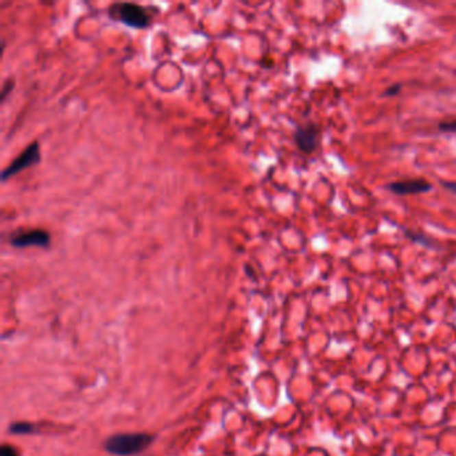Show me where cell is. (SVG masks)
Returning a JSON list of instances; mask_svg holds the SVG:
<instances>
[{
    "mask_svg": "<svg viewBox=\"0 0 456 456\" xmlns=\"http://www.w3.org/2000/svg\"><path fill=\"white\" fill-rule=\"evenodd\" d=\"M8 429L14 435H29V433L35 432V426L31 423H26V422H18V423H14L12 426H10Z\"/></svg>",
    "mask_w": 456,
    "mask_h": 456,
    "instance_id": "cell-7",
    "label": "cell"
},
{
    "mask_svg": "<svg viewBox=\"0 0 456 456\" xmlns=\"http://www.w3.org/2000/svg\"><path fill=\"white\" fill-rule=\"evenodd\" d=\"M319 136H320L319 128L315 123H307L296 129L293 139L300 152L311 154L316 150L319 145Z\"/></svg>",
    "mask_w": 456,
    "mask_h": 456,
    "instance_id": "cell-5",
    "label": "cell"
},
{
    "mask_svg": "<svg viewBox=\"0 0 456 456\" xmlns=\"http://www.w3.org/2000/svg\"><path fill=\"white\" fill-rule=\"evenodd\" d=\"M40 147H39V142H32L29 143L27 147L23 150V153H21L14 161L11 162L3 171H1V181L5 182L7 180L15 177L16 174H19L21 171H23L25 169H28L31 166H35L40 162Z\"/></svg>",
    "mask_w": 456,
    "mask_h": 456,
    "instance_id": "cell-3",
    "label": "cell"
},
{
    "mask_svg": "<svg viewBox=\"0 0 456 456\" xmlns=\"http://www.w3.org/2000/svg\"><path fill=\"white\" fill-rule=\"evenodd\" d=\"M153 442L154 436L146 432L117 433L105 442V448L112 455L132 456L143 453Z\"/></svg>",
    "mask_w": 456,
    "mask_h": 456,
    "instance_id": "cell-2",
    "label": "cell"
},
{
    "mask_svg": "<svg viewBox=\"0 0 456 456\" xmlns=\"http://www.w3.org/2000/svg\"><path fill=\"white\" fill-rule=\"evenodd\" d=\"M403 232H404L405 237L409 239L411 241L424 245V246H431L432 245V241L429 240V237L424 236V235H422V233H416V232H412V230H408V229H403Z\"/></svg>",
    "mask_w": 456,
    "mask_h": 456,
    "instance_id": "cell-8",
    "label": "cell"
},
{
    "mask_svg": "<svg viewBox=\"0 0 456 456\" xmlns=\"http://www.w3.org/2000/svg\"><path fill=\"white\" fill-rule=\"evenodd\" d=\"M400 90H402V84H400V83H396V84L389 86V87L384 91V95H385V97H394V95L399 94Z\"/></svg>",
    "mask_w": 456,
    "mask_h": 456,
    "instance_id": "cell-12",
    "label": "cell"
},
{
    "mask_svg": "<svg viewBox=\"0 0 456 456\" xmlns=\"http://www.w3.org/2000/svg\"><path fill=\"white\" fill-rule=\"evenodd\" d=\"M108 14L111 21L135 29H145L150 27L153 16L157 14V11H152L149 7H143L136 3L119 1L112 3L108 7Z\"/></svg>",
    "mask_w": 456,
    "mask_h": 456,
    "instance_id": "cell-1",
    "label": "cell"
},
{
    "mask_svg": "<svg viewBox=\"0 0 456 456\" xmlns=\"http://www.w3.org/2000/svg\"><path fill=\"white\" fill-rule=\"evenodd\" d=\"M12 88H14V81L7 80V81L3 83V86H1V93H0V99H1V102L7 98L8 93H10Z\"/></svg>",
    "mask_w": 456,
    "mask_h": 456,
    "instance_id": "cell-10",
    "label": "cell"
},
{
    "mask_svg": "<svg viewBox=\"0 0 456 456\" xmlns=\"http://www.w3.org/2000/svg\"><path fill=\"white\" fill-rule=\"evenodd\" d=\"M388 189L398 195H411V194H422L427 193L432 185L426 180H408V181H396L388 185Z\"/></svg>",
    "mask_w": 456,
    "mask_h": 456,
    "instance_id": "cell-6",
    "label": "cell"
},
{
    "mask_svg": "<svg viewBox=\"0 0 456 456\" xmlns=\"http://www.w3.org/2000/svg\"><path fill=\"white\" fill-rule=\"evenodd\" d=\"M437 129H439V132H443V133H456V119L440 122L437 125Z\"/></svg>",
    "mask_w": 456,
    "mask_h": 456,
    "instance_id": "cell-9",
    "label": "cell"
},
{
    "mask_svg": "<svg viewBox=\"0 0 456 456\" xmlns=\"http://www.w3.org/2000/svg\"><path fill=\"white\" fill-rule=\"evenodd\" d=\"M442 187H444V188L448 189V190H451V191H455L456 193L455 182H442Z\"/></svg>",
    "mask_w": 456,
    "mask_h": 456,
    "instance_id": "cell-13",
    "label": "cell"
},
{
    "mask_svg": "<svg viewBox=\"0 0 456 456\" xmlns=\"http://www.w3.org/2000/svg\"><path fill=\"white\" fill-rule=\"evenodd\" d=\"M10 243L15 249H25L29 246L47 249L51 245V236L45 229H29L15 233L10 239Z\"/></svg>",
    "mask_w": 456,
    "mask_h": 456,
    "instance_id": "cell-4",
    "label": "cell"
},
{
    "mask_svg": "<svg viewBox=\"0 0 456 456\" xmlns=\"http://www.w3.org/2000/svg\"><path fill=\"white\" fill-rule=\"evenodd\" d=\"M0 456H21L19 451L16 448H14L12 446H8V444H4L1 448H0Z\"/></svg>",
    "mask_w": 456,
    "mask_h": 456,
    "instance_id": "cell-11",
    "label": "cell"
}]
</instances>
